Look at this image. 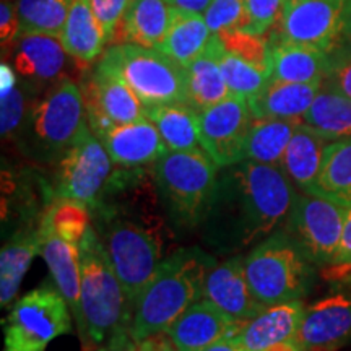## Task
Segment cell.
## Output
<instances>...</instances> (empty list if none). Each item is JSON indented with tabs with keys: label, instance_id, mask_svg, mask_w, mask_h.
<instances>
[{
	"label": "cell",
	"instance_id": "f546056e",
	"mask_svg": "<svg viewBox=\"0 0 351 351\" xmlns=\"http://www.w3.org/2000/svg\"><path fill=\"white\" fill-rule=\"evenodd\" d=\"M147 119L156 125L169 152L200 150L202 148L199 111L189 106L187 103L148 106Z\"/></svg>",
	"mask_w": 351,
	"mask_h": 351
},
{
	"label": "cell",
	"instance_id": "d4e9b609",
	"mask_svg": "<svg viewBox=\"0 0 351 351\" xmlns=\"http://www.w3.org/2000/svg\"><path fill=\"white\" fill-rule=\"evenodd\" d=\"M60 41L67 54L78 64L88 65L104 54V46L109 41L90 0H73Z\"/></svg>",
	"mask_w": 351,
	"mask_h": 351
},
{
	"label": "cell",
	"instance_id": "d590c367",
	"mask_svg": "<svg viewBox=\"0 0 351 351\" xmlns=\"http://www.w3.org/2000/svg\"><path fill=\"white\" fill-rule=\"evenodd\" d=\"M218 38L221 39L228 52L271 75L274 72V41L265 38V34L234 29V32L218 34Z\"/></svg>",
	"mask_w": 351,
	"mask_h": 351
},
{
	"label": "cell",
	"instance_id": "603a6c76",
	"mask_svg": "<svg viewBox=\"0 0 351 351\" xmlns=\"http://www.w3.org/2000/svg\"><path fill=\"white\" fill-rule=\"evenodd\" d=\"M39 234H41V256L49 267L56 288L67 301L72 315L75 317L78 306H80L82 291V265L78 245L43 228H39Z\"/></svg>",
	"mask_w": 351,
	"mask_h": 351
},
{
	"label": "cell",
	"instance_id": "2e32d148",
	"mask_svg": "<svg viewBox=\"0 0 351 351\" xmlns=\"http://www.w3.org/2000/svg\"><path fill=\"white\" fill-rule=\"evenodd\" d=\"M244 257L234 256L215 265L208 271L204 298L234 320H251L261 314L262 306L249 287L244 269Z\"/></svg>",
	"mask_w": 351,
	"mask_h": 351
},
{
	"label": "cell",
	"instance_id": "816d5d0a",
	"mask_svg": "<svg viewBox=\"0 0 351 351\" xmlns=\"http://www.w3.org/2000/svg\"><path fill=\"white\" fill-rule=\"evenodd\" d=\"M132 348H134V346H132ZM132 348H130V350H132ZM130 350H127V351H130Z\"/></svg>",
	"mask_w": 351,
	"mask_h": 351
},
{
	"label": "cell",
	"instance_id": "44dd1931",
	"mask_svg": "<svg viewBox=\"0 0 351 351\" xmlns=\"http://www.w3.org/2000/svg\"><path fill=\"white\" fill-rule=\"evenodd\" d=\"M322 83L280 82L270 77L256 96L247 99L254 119L301 121Z\"/></svg>",
	"mask_w": 351,
	"mask_h": 351
},
{
	"label": "cell",
	"instance_id": "ba28073f",
	"mask_svg": "<svg viewBox=\"0 0 351 351\" xmlns=\"http://www.w3.org/2000/svg\"><path fill=\"white\" fill-rule=\"evenodd\" d=\"M245 276L254 296L269 307L298 301L309 280L307 257L287 232H274L244 261Z\"/></svg>",
	"mask_w": 351,
	"mask_h": 351
},
{
	"label": "cell",
	"instance_id": "4fadbf2b",
	"mask_svg": "<svg viewBox=\"0 0 351 351\" xmlns=\"http://www.w3.org/2000/svg\"><path fill=\"white\" fill-rule=\"evenodd\" d=\"M83 99L88 125L96 137L114 124H130L147 119V106L132 88L98 65L83 85Z\"/></svg>",
	"mask_w": 351,
	"mask_h": 351
},
{
	"label": "cell",
	"instance_id": "484cf974",
	"mask_svg": "<svg viewBox=\"0 0 351 351\" xmlns=\"http://www.w3.org/2000/svg\"><path fill=\"white\" fill-rule=\"evenodd\" d=\"M328 51L296 43H274L271 78L291 83H324L328 73Z\"/></svg>",
	"mask_w": 351,
	"mask_h": 351
},
{
	"label": "cell",
	"instance_id": "836d02e7",
	"mask_svg": "<svg viewBox=\"0 0 351 351\" xmlns=\"http://www.w3.org/2000/svg\"><path fill=\"white\" fill-rule=\"evenodd\" d=\"M91 208L83 202L56 197L46 205L38 226L78 245L91 228Z\"/></svg>",
	"mask_w": 351,
	"mask_h": 351
},
{
	"label": "cell",
	"instance_id": "5b68a950",
	"mask_svg": "<svg viewBox=\"0 0 351 351\" xmlns=\"http://www.w3.org/2000/svg\"><path fill=\"white\" fill-rule=\"evenodd\" d=\"M86 127L83 91L70 78H60L26 114L25 148L34 160L57 163Z\"/></svg>",
	"mask_w": 351,
	"mask_h": 351
},
{
	"label": "cell",
	"instance_id": "f907efd6",
	"mask_svg": "<svg viewBox=\"0 0 351 351\" xmlns=\"http://www.w3.org/2000/svg\"><path fill=\"white\" fill-rule=\"evenodd\" d=\"M130 351H152V350L148 348V345L145 343V341H138V343L134 345V348H132Z\"/></svg>",
	"mask_w": 351,
	"mask_h": 351
},
{
	"label": "cell",
	"instance_id": "4dcf8cb0",
	"mask_svg": "<svg viewBox=\"0 0 351 351\" xmlns=\"http://www.w3.org/2000/svg\"><path fill=\"white\" fill-rule=\"evenodd\" d=\"M301 122L328 142L351 137V98L322 83Z\"/></svg>",
	"mask_w": 351,
	"mask_h": 351
},
{
	"label": "cell",
	"instance_id": "ffe728a7",
	"mask_svg": "<svg viewBox=\"0 0 351 351\" xmlns=\"http://www.w3.org/2000/svg\"><path fill=\"white\" fill-rule=\"evenodd\" d=\"M302 314L304 307L300 300L269 306L254 319L244 320L234 337L245 351H262L295 339Z\"/></svg>",
	"mask_w": 351,
	"mask_h": 351
},
{
	"label": "cell",
	"instance_id": "f35d334b",
	"mask_svg": "<svg viewBox=\"0 0 351 351\" xmlns=\"http://www.w3.org/2000/svg\"><path fill=\"white\" fill-rule=\"evenodd\" d=\"M204 20L212 34H223L234 29H244L247 26V10L245 0H212Z\"/></svg>",
	"mask_w": 351,
	"mask_h": 351
},
{
	"label": "cell",
	"instance_id": "c3c4849f",
	"mask_svg": "<svg viewBox=\"0 0 351 351\" xmlns=\"http://www.w3.org/2000/svg\"><path fill=\"white\" fill-rule=\"evenodd\" d=\"M341 34L351 43V0H345L343 15H341Z\"/></svg>",
	"mask_w": 351,
	"mask_h": 351
},
{
	"label": "cell",
	"instance_id": "d6986e66",
	"mask_svg": "<svg viewBox=\"0 0 351 351\" xmlns=\"http://www.w3.org/2000/svg\"><path fill=\"white\" fill-rule=\"evenodd\" d=\"M67 57L59 36L23 34L13 46V69L26 82H54L64 75Z\"/></svg>",
	"mask_w": 351,
	"mask_h": 351
},
{
	"label": "cell",
	"instance_id": "74e56055",
	"mask_svg": "<svg viewBox=\"0 0 351 351\" xmlns=\"http://www.w3.org/2000/svg\"><path fill=\"white\" fill-rule=\"evenodd\" d=\"M23 90L16 85V72L2 64V96H0V130L2 137H12L26 119Z\"/></svg>",
	"mask_w": 351,
	"mask_h": 351
},
{
	"label": "cell",
	"instance_id": "ac0fdd59",
	"mask_svg": "<svg viewBox=\"0 0 351 351\" xmlns=\"http://www.w3.org/2000/svg\"><path fill=\"white\" fill-rule=\"evenodd\" d=\"M112 163L124 168L156 163L168 153L165 140L150 119L130 124H114L98 137Z\"/></svg>",
	"mask_w": 351,
	"mask_h": 351
},
{
	"label": "cell",
	"instance_id": "7402d4cb",
	"mask_svg": "<svg viewBox=\"0 0 351 351\" xmlns=\"http://www.w3.org/2000/svg\"><path fill=\"white\" fill-rule=\"evenodd\" d=\"M223 49L221 39L213 34L202 56L186 69L187 104L195 111H204L231 96L219 65Z\"/></svg>",
	"mask_w": 351,
	"mask_h": 351
},
{
	"label": "cell",
	"instance_id": "7bdbcfd3",
	"mask_svg": "<svg viewBox=\"0 0 351 351\" xmlns=\"http://www.w3.org/2000/svg\"><path fill=\"white\" fill-rule=\"evenodd\" d=\"M21 38L20 20L16 7L12 0H2L0 2V43L2 49H10Z\"/></svg>",
	"mask_w": 351,
	"mask_h": 351
},
{
	"label": "cell",
	"instance_id": "1f68e13d",
	"mask_svg": "<svg viewBox=\"0 0 351 351\" xmlns=\"http://www.w3.org/2000/svg\"><path fill=\"white\" fill-rule=\"evenodd\" d=\"M301 121L252 119L244 148V161L263 165H282L285 150Z\"/></svg>",
	"mask_w": 351,
	"mask_h": 351
},
{
	"label": "cell",
	"instance_id": "ee69618b",
	"mask_svg": "<svg viewBox=\"0 0 351 351\" xmlns=\"http://www.w3.org/2000/svg\"><path fill=\"white\" fill-rule=\"evenodd\" d=\"M348 263H351V200L346 202V218L343 231H341L339 249H337L330 265H348Z\"/></svg>",
	"mask_w": 351,
	"mask_h": 351
},
{
	"label": "cell",
	"instance_id": "d6a6232c",
	"mask_svg": "<svg viewBox=\"0 0 351 351\" xmlns=\"http://www.w3.org/2000/svg\"><path fill=\"white\" fill-rule=\"evenodd\" d=\"M313 194L351 200V137L327 143Z\"/></svg>",
	"mask_w": 351,
	"mask_h": 351
},
{
	"label": "cell",
	"instance_id": "4316f807",
	"mask_svg": "<svg viewBox=\"0 0 351 351\" xmlns=\"http://www.w3.org/2000/svg\"><path fill=\"white\" fill-rule=\"evenodd\" d=\"M41 254L39 228L19 230L0 252V306H10L33 258Z\"/></svg>",
	"mask_w": 351,
	"mask_h": 351
},
{
	"label": "cell",
	"instance_id": "e0dca14e",
	"mask_svg": "<svg viewBox=\"0 0 351 351\" xmlns=\"http://www.w3.org/2000/svg\"><path fill=\"white\" fill-rule=\"evenodd\" d=\"M243 322L202 298L176 320L168 333L176 351H202L218 340L236 335Z\"/></svg>",
	"mask_w": 351,
	"mask_h": 351
},
{
	"label": "cell",
	"instance_id": "ab89813d",
	"mask_svg": "<svg viewBox=\"0 0 351 351\" xmlns=\"http://www.w3.org/2000/svg\"><path fill=\"white\" fill-rule=\"evenodd\" d=\"M285 0H245L247 26L244 32L265 34L280 21Z\"/></svg>",
	"mask_w": 351,
	"mask_h": 351
},
{
	"label": "cell",
	"instance_id": "60d3db41",
	"mask_svg": "<svg viewBox=\"0 0 351 351\" xmlns=\"http://www.w3.org/2000/svg\"><path fill=\"white\" fill-rule=\"evenodd\" d=\"M330 57V65H328V73L324 83L328 86L335 88L341 95L351 98V49L350 44L346 46L333 47L328 51Z\"/></svg>",
	"mask_w": 351,
	"mask_h": 351
},
{
	"label": "cell",
	"instance_id": "277c9868",
	"mask_svg": "<svg viewBox=\"0 0 351 351\" xmlns=\"http://www.w3.org/2000/svg\"><path fill=\"white\" fill-rule=\"evenodd\" d=\"M91 213H96L99 238L117 278L134 304L165 261L160 234L150 226L122 217L119 210L109 205H98Z\"/></svg>",
	"mask_w": 351,
	"mask_h": 351
},
{
	"label": "cell",
	"instance_id": "f5cc1de1",
	"mask_svg": "<svg viewBox=\"0 0 351 351\" xmlns=\"http://www.w3.org/2000/svg\"><path fill=\"white\" fill-rule=\"evenodd\" d=\"M350 49H351V43H350Z\"/></svg>",
	"mask_w": 351,
	"mask_h": 351
},
{
	"label": "cell",
	"instance_id": "7c38bea8",
	"mask_svg": "<svg viewBox=\"0 0 351 351\" xmlns=\"http://www.w3.org/2000/svg\"><path fill=\"white\" fill-rule=\"evenodd\" d=\"M252 114L247 99L230 96L221 103L199 111L200 143L218 168L244 161V148Z\"/></svg>",
	"mask_w": 351,
	"mask_h": 351
},
{
	"label": "cell",
	"instance_id": "f6af8a7d",
	"mask_svg": "<svg viewBox=\"0 0 351 351\" xmlns=\"http://www.w3.org/2000/svg\"><path fill=\"white\" fill-rule=\"evenodd\" d=\"M166 2H168L171 7L179 8V10L204 15V12L207 10L208 3L212 2V0H166Z\"/></svg>",
	"mask_w": 351,
	"mask_h": 351
},
{
	"label": "cell",
	"instance_id": "52a82bcc",
	"mask_svg": "<svg viewBox=\"0 0 351 351\" xmlns=\"http://www.w3.org/2000/svg\"><path fill=\"white\" fill-rule=\"evenodd\" d=\"M98 67L132 88L145 106L187 103L186 69L158 49L122 43L101 56Z\"/></svg>",
	"mask_w": 351,
	"mask_h": 351
},
{
	"label": "cell",
	"instance_id": "681fc988",
	"mask_svg": "<svg viewBox=\"0 0 351 351\" xmlns=\"http://www.w3.org/2000/svg\"><path fill=\"white\" fill-rule=\"evenodd\" d=\"M262 351H304V350L296 343L295 339H291V340H285V341H280V343L271 345L269 348Z\"/></svg>",
	"mask_w": 351,
	"mask_h": 351
},
{
	"label": "cell",
	"instance_id": "9c48e42d",
	"mask_svg": "<svg viewBox=\"0 0 351 351\" xmlns=\"http://www.w3.org/2000/svg\"><path fill=\"white\" fill-rule=\"evenodd\" d=\"M72 317L59 289L49 285L33 289L8 314L3 351H46L52 340L72 332Z\"/></svg>",
	"mask_w": 351,
	"mask_h": 351
},
{
	"label": "cell",
	"instance_id": "30bf717a",
	"mask_svg": "<svg viewBox=\"0 0 351 351\" xmlns=\"http://www.w3.org/2000/svg\"><path fill=\"white\" fill-rule=\"evenodd\" d=\"M346 218V202L317 194L296 195L285 232L315 263H332Z\"/></svg>",
	"mask_w": 351,
	"mask_h": 351
},
{
	"label": "cell",
	"instance_id": "5bb4252c",
	"mask_svg": "<svg viewBox=\"0 0 351 351\" xmlns=\"http://www.w3.org/2000/svg\"><path fill=\"white\" fill-rule=\"evenodd\" d=\"M345 0H285L278 41L330 51L341 33Z\"/></svg>",
	"mask_w": 351,
	"mask_h": 351
},
{
	"label": "cell",
	"instance_id": "6da1fadb",
	"mask_svg": "<svg viewBox=\"0 0 351 351\" xmlns=\"http://www.w3.org/2000/svg\"><path fill=\"white\" fill-rule=\"evenodd\" d=\"M230 168L218 178L208 213H225L223 221L230 225L228 238L243 249L270 236L280 223L287 221L296 192L280 166L245 160Z\"/></svg>",
	"mask_w": 351,
	"mask_h": 351
},
{
	"label": "cell",
	"instance_id": "cb8c5ba5",
	"mask_svg": "<svg viewBox=\"0 0 351 351\" xmlns=\"http://www.w3.org/2000/svg\"><path fill=\"white\" fill-rule=\"evenodd\" d=\"M327 143V138L300 122L285 150L280 168L285 171L289 181L306 194L314 192Z\"/></svg>",
	"mask_w": 351,
	"mask_h": 351
},
{
	"label": "cell",
	"instance_id": "9a60e30c",
	"mask_svg": "<svg viewBox=\"0 0 351 351\" xmlns=\"http://www.w3.org/2000/svg\"><path fill=\"white\" fill-rule=\"evenodd\" d=\"M351 339V293H335L304 309L295 341L304 351H335Z\"/></svg>",
	"mask_w": 351,
	"mask_h": 351
},
{
	"label": "cell",
	"instance_id": "83f0119b",
	"mask_svg": "<svg viewBox=\"0 0 351 351\" xmlns=\"http://www.w3.org/2000/svg\"><path fill=\"white\" fill-rule=\"evenodd\" d=\"M171 13L173 7L166 0H130L117 34L124 43L158 49L168 33Z\"/></svg>",
	"mask_w": 351,
	"mask_h": 351
},
{
	"label": "cell",
	"instance_id": "7a4b0ae2",
	"mask_svg": "<svg viewBox=\"0 0 351 351\" xmlns=\"http://www.w3.org/2000/svg\"><path fill=\"white\" fill-rule=\"evenodd\" d=\"M82 265L80 306L75 320L82 351H127L134 304L117 278L98 231L91 225L78 244Z\"/></svg>",
	"mask_w": 351,
	"mask_h": 351
},
{
	"label": "cell",
	"instance_id": "8992f818",
	"mask_svg": "<svg viewBox=\"0 0 351 351\" xmlns=\"http://www.w3.org/2000/svg\"><path fill=\"white\" fill-rule=\"evenodd\" d=\"M218 169L202 148L168 152L156 161V187L176 223L194 228L205 221L217 191Z\"/></svg>",
	"mask_w": 351,
	"mask_h": 351
},
{
	"label": "cell",
	"instance_id": "b9f144b4",
	"mask_svg": "<svg viewBox=\"0 0 351 351\" xmlns=\"http://www.w3.org/2000/svg\"><path fill=\"white\" fill-rule=\"evenodd\" d=\"M90 3L95 16L106 33L108 41H114L130 0H90Z\"/></svg>",
	"mask_w": 351,
	"mask_h": 351
},
{
	"label": "cell",
	"instance_id": "8fae6325",
	"mask_svg": "<svg viewBox=\"0 0 351 351\" xmlns=\"http://www.w3.org/2000/svg\"><path fill=\"white\" fill-rule=\"evenodd\" d=\"M112 160L90 125L57 161L54 199H75L95 208L112 179Z\"/></svg>",
	"mask_w": 351,
	"mask_h": 351
},
{
	"label": "cell",
	"instance_id": "7dc6e473",
	"mask_svg": "<svg viewBox=\"0 0 351 351\" xmlns=\"http://www.w3.org/2000/svg\"><path fill=\"white\" fill-rule=\"evenodd\" d=\"M326 275L327 278L351 282V263H348V265H330V269L326 271Z\"/></svg>",
	"mask_w": 351,
	"mask_h": 351
},
{
	"label": "cell",
	"instance_id": "f1b7e54d",
	"mask_svg": "<svg viewBox=\"0 0 351 351\" xmlns=\"http://www.w3.org/2000/svg\"><path fill=\"white\" fill-rule=\"evenodd\" d=\"M213 34L205 23L204 15L179 10L173 7L168 33L158 47L176 64L187 69L197 57L202 56Z\"/></svg>",
	"mask_w": 351,
	"mask_h": 351
},
{
	"label": "cell",
	"instance_id": "8d00e7d4",
	"mask_svg": "<svg viewBox=\"0 0 351 351\" xmlns=\"http://www.w3.org/2000/svg\"><path fill=\"white\" fill-rule=\"evenodd\" d=\"M219 65H221L223 77L230 88L231 96H238V98L249 99L256 96L271 77L270 73L254 67L226 49H223L219 56Z\"/></svg>",
	"mask_w": 351,
	"mask_h": 351
},
{
	"label": "cell",
	"instance_id": "e575fe53",
	"mask_svg": "<svg viewBox=\"0 0 351 351\" xmlns=\"http://www.w3.org/2000/svg\"><path fill=\"white\" fill-rule=\"evenodd\" d=\"M72 3L73 0H16L21 36L51 34L60 38Z\"/></svg>",
	"mask_w": 351,
	"mask_h": 351
},
{
	"label": "cell",
	"instance_id": "3957f363",
	"mask_svg": "<svg viewBox=\"0 0 351 351\" xmlns=\"http://www.w3.org/2000/svg\"><path fill=\"white\" fill-rule=\"evenodd\" d=\"M213 267V258L200 249H179L166 257L134 302V343L168 332L189 307L200 301Z\"/></svg>",
	"mask_w": 351,
	"mask_h": 351
},
{
	"label": "cell",
	"instance_id": "bcb514c9",
	"mask_svg": "<svg viewBox=\"0 0 351 351\" xmlns=\"http://www.w3.org/2000/svg\"><path fill=\"white\" fill-rule=\"evenodd\" d=\"M202 351H245L238 340H236L234 335L226 337V339L218 340L217 343L210 345L208 348L202 350Z\"/></svg>",
	"mask_w": 351,
	"mask_h": 351
}]
</instances>
